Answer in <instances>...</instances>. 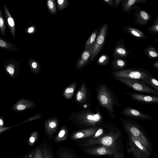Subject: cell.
<instances>
[{
    "label": "cell",
    "instance_id": "6da1fadb",
    "mask_svg": "<svg viewBox=\"0 0 158 158\" xmlns=\"http://www.w3.org/2000/svg\"><path fill=\"white\" fill-rule=\"evenodd\" d=\"M121 131L112 124L107 123L104 133L95 139H89L82 146L87 147L97 145L114 147L123 146Z\"/></svg>",
    "mask_w": 158,
    "mask_h": 158
},
{
    "label": "cell",
    "instance_id": "7a4b0ae2",
    "mask_svg": "<svg viewBox=\"0 0 158 158\" xmlns=\"http://www.w3.org/2000/svg\"><path fill=\"white\" fill-rule=\"evenodd\" d=\"M97 98L100 106L106 110L112 119L115 117L114 106L120 104L113 91L105 83H100L97 89Z\"/></svg>",
    "mask_w": 158,
    "mask_h": 158
},
{
    "label": "cell",
    "instance_id": "3957f363",
    "mask_svg": "<svg viewBox=\"0 0 158 158\" xmlns=\"http://www.w3.org/2000/svg\"><path fill=\"white\" fill-rule=\"evenodd\" d=\"M121 123L127 134L138 139L151 153L153 151L152 146L141 126L135 121L130 119H123Z\"/></svg>",
    "mask_w": 158,
    "mask_h": 158
},
{
    "label": "cell",
    "instance_id": "277c9868",
    "mask_svg": "<svg viewBox=\"0 0 158 158\" xmlns=\"http://www.w3.org/2000/svg\"><path fill=\"white\" fill-rule=\"evenodd\" d=\"M87 154L92 156H108L109 158H123V146L114 147L97 145L83 149Z\"/></svg>",
    "mask_w": 158,
    "mask_h": 158
},
{
    "label": "cell",
    "instance_id": "5b68a950",
    "mask_svg": "<svg viewBox=\"0 0 158 158\" xmlns=\"http://www.w3.org/2000/svg\"><path fill=\"white\" fill-rule=\"evenodd\" d=\"M126 149L133 158H151V153L136 138L127 134Z\"/></svg>",
    "mask_w": 158,
    "mask_h": 158
},
{
    "label": "cell",
    "instance_id": "8992f818",
    "mask_svg": "<svg viewBox=\"0 0 158 158\" xmlns=\"http://www.w3.org/2000/svg\"><path fill=\"white\" fill-rule=\"evenodd\" d=\"M110 75L113 77H124L140 81L152 76L148 71L140 68H134L113 71Z\"/></svg>",
    "mask_w": 158,
    "mask_h": 158
},
{
    "label": "cell",
    "instance_id": "52a82bcc",
    "mask_svg": "<svg viewBox=\"0 0 158 158\" xmlns=\"http://www.w3.org/2000/svg\"><path fill=\"white\" fill-rule=\"evenodd\" d=\"M113 78L138 92L149 94L154 95L158 94V92L156 91L140 81L121 77Z\"/></svg>",
    "mask_w": 158,
    "mask_h": 158
},
{
    "label": "cell",
    "instance_id": "ba28073f",
    "mask_svg": "<svg viewBox=\"0 0 158 158\" xmlns=\"http://www.w3.org/2000/svg\"><path fill=\"white\" fill-rule=\"evenodd\" d=\"M108 27L107 22L102 26L92 50L89 60H94L103 48L108 34Z\"/></svg>",
    "mask_w": 158,
    "mask_h": 158
},
{
    "label": "cell",
    "instance_id": "9c48e42d",
    "mask_svg": "<svg viewBox=\"0 0 158 158\" xmlns=\"http://www.w3.org/2000/svg\"><path fill=\"white\" fill-rule=\"evenodd\" d=\"M123 115L139 120H153V119L149 114L142 113L140 111L130 107H126L121 112Z\"/></svg>",
    "mask_w": 158,
    "mask_h": 158
},
{
    "label": "cell",
    "instance_id": "30bf717a",
    "mask_svg": "<svg viewBox=\"0 0 158 158\" xmlns=\"http://www.w3.org/2000/svg\"><path fill=\"white\" fill-rule=\"evenodd\" d=\"M135 17L134 23L141 25H147L151 19L152 16L146 10L139 8L134 14Z\"/></svg>",
    "mask_w": 158,
    "mask_h": 158
},
{
    "label": "cell",
    "instance_id": "8fae6325",
    "mask_svg": "<svg viewBox=\"0 0 158 158\" xmlns=\"http://www.w3.org/2000/svg\"><path fill=\"white\" fill-rule=\"evenodd\" d=\"M124 93L129 95L133 100L140 102L152 104L158 103L157 96L148 95L129 92H125Z\"/></svg>",
    "mask_w": 158,
    "mask_h": 158
},
{
    "label": "cell",
    "instance_id": "7c38bea8",
    "mask_svg": "<svg viewBox=\"0 0 158 158\" xmlns=\"http://www.w3.org/2000/svg\"><path fill=\"white\" fill-rule=\"evenodd\" d=\"M131 53L130 52L127 50L123 39L122 38L119 39L113 50V58L129 57L130 56L128 55Z\"/></svg>",
    "mask_w": 158,
    "mask_h": 158
},
{
    "label": "cell",
    "instance_id": "4fadbf2b",
    "mask_svg": "<svg viewBox=\"0 0 158 158\" xmlns=\"http://www.w3.org/2000/svg\"><path fill=\"white\" fill-rule=\"evenodd\" d=\"M99 126L90 127L77 131L72 135L71 139L73 140H77L90 138L94 135Z\"/></svg>",
    "mask_w": 158,
    "mask_h": 158
},
{
    "label": "cell",
    "instance_id": "5bb4252c",
    "mask_svg": "<svg viewBox=\"0 0 158 158\" xmlns=\"http://www.w3.org/2000/svg\"><path fill=\"white\" fill-rule=\"evenodd\" d=\"M5 18L8 27L13 38H15V21L7 6L5 4H3Z\"/></svg>",
    "mask_w": 158,
    "mask_h": 158
},
{
    "label": "cell",
    "instance_id": "9a60e30c",
    "mask_svg": "<svg viewBox=\"0 0 158 158\" xmlns=\"http://www.w3.org/2000/svg\"><path fill=\"white\" fill-rule=\"evenodd\" d=\"M123 30L126 33L136 40L146 39L148 37L142 31L129 26L125 25L123 27Z\"/></svg>",
    "mask_w": 158,
    "mask_h": 158
},
{
    "label": "cell",
    "instance_id": "2e32d148",
    "mask_svg": "<svg viewBox=\"0 0 158 158\" xmlns=\"http://www.w3.org/2000/svg\"><path fill=\"white\" fill-rule=\"evenodd\" d=\"M146 0H122L121 2V8L123 12H126L130 13L133 6L136 3H146Z\"/></svg>",
    "mask_w": 158,
    "mask_h": 158
},
{
    "label": "cell",
    "instance_id": "e0dca14e",
    "mask_svg": "<svg viewBox=\"0 0 158 158\" xmlns=\"http://www.w3.org/2000/svg\"><path fill=\"white\" fill-rule=\"evenodd\" d=\"M127 65V60L122 58H114L110 65L111 69L114 71L122 70Z\"/></svg>",
    "mask_w": 158,
    "mask_h": 158
},
{
    "label": "cell",
    "instance_id": "ac0fdd59",
    "mask_svg": "<svg viewBox=\"0 0 158 158\" xmlns=\"http://www.w3.org/2000/svg\"><path fill=\"white\" fill-rule=\"evenodd\" d=\"M19 65V62L15 61L12 58L10 59L4 64L5 69L11 77H13L16 66Z\"/></svg>",
    "mask_w": 158,
    "mask_h": 158
},
{
    "label": "cell",
    "instance_id": "d6986e66",
    "mask_svg": "<svg viewBox=\"0 0 158 158\" xmlns=\"http://www.w3.org/2000/svg\"><path fill=\"white\" fill-rule=\"evenodd\" d=\"M0 48L11 51H18L19 49L15 44L0 37Z\"/></svg>",
    "mask_w": 158,
    "mask_h": 158
},
{
    "label": "cell",
    "instance_id": "ffe728a7",
    "mask_svg": "<svg viewBox=\"0 0 158 158\" xmlns=\"http://www.w3.org/2000/svg\"><path fill=\"white\" fill-rule=\"evenodd\" d=\"M32 103L23 99L18 101L13 106L12 109L17 111L24 110L31 106Z\"/></svg>",
    "mask_w": 158,
    "mask_h": 158
},
{
    "label": "cell",
    "instance_id": "44dd1931",
    "mask_svg": "<svg viewBox=\"0 0 158 158\" xmlns=\"http://www.w3.org/2000/svg\"><path fill=\"white\" fill-rule=\"evenodd\" d=\"M102 26L101 25L94 30L87 40L85 47V50L87 49L95 42Z\"/></svg>",
    "mask_w": 158,
    "mask_h": 158
},
{
    "label": "cell",
    "instance_id": "7402d4cb",
    "mask_svg": "<svg viewBox=\"0 0 158 158\" xmlns=\"http://www.w3.org/2000/svg\"><path fill=\"white\" fill-rule=\"evenodd\" d=\"M144 53L149 60L158 57V52L156 49L151 45H148L143 50Z\"/></svg>",
    "mask_w": 158,
    "mask_h": 158
},
{
    "label": "cell",
    "instance_id": "603a6c76",
    "mask_svg": "<svg viewBox=\"0 0 158 158\" xmlns=\"http://www.w3.org/2000/svg\"><path fill=\"white\" fill-rule=\"evenodd\" d=\"M58 126L57 123L54 121L47 123L45 125V129L47 135L49 136L53 135Z\"/></svg>",
    "mask_w": 158,
    "mask_h": 158
},
{
    "label": "cell",
    "instance_id": "cb8c5ba5",
    "mask_svg": "<svg viewBox=\"0 0 158 158\" xmlns=\"http://www.w3.org/2000/svg\"><path fill=\"white\" fill-rule=\"evenodd\" d=\"M68 132L65 128H62L59 131L54 139L56 142H60L63 141L67 139Z\"/></svg>",
    "mask_w": 158,
    "mask_h": 158
},
{
    "label": "cell",
    "instance_id": "d4e9b609",
    "mask_svg": "<svg viewBox=\"0 0 158 158\" xmlns=\"http://www.w3.org/2000/svg\"><path fill=\"white\" fill-rule=\"evenodd\" d=\"M140 81L146 84H148L151 86L158 92V81L152 76Z\"/></svg>",
    "mask_w": 158,
    "mask_h": 158
},
{
    "label": "cell",
    "instance_id": "484cf974",
    "mask_svg": "<svg viewBox=\"0 0 158 158\" xmlns=\"http://www.w3.org/2000/svg\"><path fill=\"white\" fill-rule=\"evenodd\" d=\"M6 23L5 19L0 7V34L5 35L6 34Z\"/></svg>",
    "mask_w": 158,
    "mask_h": 158
},
{
    "label": "cell",
    "instance_id": "4316f807",
    "mask_svg": "<svg viewBox=\"0 0 158 158\" xmlns=\"http://www.w3.org/2000/svg\"><path fill=\"white\" fill-rule=\"evenodd\" d=\"M110 58L107 55L103 54L98 59L97 64L99 65H106L109 63Z\"/></svg>",
    "mask_w": 158,
    "mask_h": 158
},
{
    "label": "cell",
    "instance_id": "83f0119b",
    "mask_svg": "<svg viewBox=\"0 0 158 158\" xmlns=\"http://www.w3.org/2000/svg\"><path fill=\"white\" fill-rule=\"evenodd\" d=\"M39 136V133L37 131H34L31 133L27 140V143L32 146L36 142Z\"/></svg>",
    "mask_w": 158,
    "mask_h": 158
},
{
    "label": "cell",
    "instance_id": "f1b7e54d",
    "mask_svg": "<svg viewBox=\"0 0 158 158\" xmlns=\"http://www.w3.org/2000/svg\"><path fill=\"white\" fill-rule=\"evenodd\" d=\"M147 31L152 34L158 35V17L154 20L152 25Z\"/></svg>",
    "mask_w": 158,
    "mask_h": 158
},
{
    "label": "cell",
    "instance_id": "f546056e",
    "mask_svg": "<svg viewBox=\"0 0 158 158\" xmlns=\"http://www.w3.org/2000/svg\"><path fill=\"white\" fill-rule=\"evenodd\" d=\"M94 44V43L90 46L87 49L85 50L82 55V59L85 63H86L89 58Z\"/></svg>",
    "mask_w": 158,
    "mask_h": 158
},
{
    "label": "cell",
    "instance_id": "4dcf8cb0",
    "mask_svg": "<svg viewBox=\"0 0 158 158\" xmlns=\"http://www.w3.org/2000/svg\"><path fill=\"white\" fill-rule=\"evenodd\" d=\"M42 152L44 158H55L51 151L47 147L43 148Z\"/></svg>",
    "mask_w": 158,
    "mask_h": 158
},
{
    "label": "cell",
    "instance_id": "1f68e13d",
    "mask_svg": "<svg viewBox=\"0 0 158 158\" xmlns=\"http://www.w3.org/2000/svg\"><path fill=\"white\" fill-rule=\"evenodd\" d=\"M47 6L48 10L54 14L56 12V6L54 1L49 0L47 2Z\"/></svg>",
    "mask_w": 158,
    "mask_h": 158
},
{
    "label": "cell",
    "instance_id": "d6a6232c",
    "mask_svg": "<svg viewBox=\"0 0 158 158\" xmlns=\"http://www.w3.org/2000/svg\"><path fill=\"white\" fill-rule=\"evenodd\" d=\"M57 3L59 10H61L68 5V2L66 0H58Z\"/></svg>",
    "mask_w": 158,
    "mask_h": 158
},
{
    "label": "cell",
    "instance_id": "836d02e7",
    "mask_svg": "<svg viewBox=\"0 0 158 158\" xmlns=\"http://www.w3.org/2000/svg\"><path fill=\"white\" fill-rule=\"evenodd\" d=\"M33 158H44L42 150L39 147H38L35 149Z\"/></svg>",
    "mask_w": 158,
    "mask_h": 158
},
{
    "label": "cell",
    "instance_id": "e575fe53",
    "mask_svg": "<svg viewBox=\"0 0 158 158\" xmlns=\"http://www.w3.org/2000/svg\"><path fill=\"white\" fill-rule=\"evenodd\" d=\"M35 149H34L28 153L24 155L21 158H33L35 154Z\"/></svg>",
    "mask_w": 158,
    "mask_h": 158
},
{
    "label": "cell",
    "instance_id": "d590c367",
    "mask_svg": "<svg viewBox=\"0 0 158 158\" xmlns=\"http://www.w3.org/2000/svg\"><path fill=\"white\" fill-rule=\"evenodd\" d=\"M103 2L111 6L114 7V0H102Z\"/></svg>",
    "mask_w": 158,
    "mask_h": 158
},
{
    "label": "cell",
    "instance_id": "8d00e7d4",
    "mask_svg": "<svg viewBox=\"0 0 158 158\" xmlns=\"http://www.w3.org/2000/svg\"><path fill=\"white\" fill-rule=\"evenodd\" d=\"M83 93L82 92L80 91H79L77 94V99L78 101H80L83 98Z\"/></svg>",
    "mask_w": 158,
    "mask_h": 158
},
{
    "label": "cell",
    "instance_id": "74e56055",
    "mask_svg": "<svg viewBox=\"0 0 158 158\" xmlns=\"http://www.w3.org/2000/svg\"><path fill=\"white\" fill-rule=\"evenodd\" d=\"M122 0H114V7L115 9L118 8Z\"/></svg>",
    "mask_w": 158,
    "mask_h": 158
},
{
    "label": "cell",
    "instance_id": "f35d334b",
    "mask_svg": "<svg viewBox=\"0 0 158 158\" xmlns=\"http://www.w3.org/2000/svg\"><path fill=\"white\" fill-rule=\"evenodd\" d=\"M65 91L67 93H71L73 92L74 89L72 88H68L65 89Z\"/></svg>",
    "mask_w": 158,
    "mask_h": 158
},
{
    "label": "cell",
    "instance_id": "ab89813d",
    "mask_svg": "<svg viewBox=\"0 0 158 158\" xmlns=\"http://www.w3.org/2000/svg\"><path fill=\"white\" fill-rule=\"evenodd\" d=\"M34 27L32 26L28 28L27 30V32L29 33H31L34 32Z\"/></svg>",
    "mask_w": 158,
    "mask_h": 158
},
{
    "label": "cell",
    "instance_id": "60d3db41",
    "mask_svg": "<svg viewBox=\"0 0 158 158\" xmlns=\"http://www.w3.org/2000/svg\"><path fill=\"white\" fill-rule=\"evenodd\" d=\"M12 127H3L2 128H0V133L9 129L10 128H11Z\"/></svg>",
    "mask_w": 158,
    "mask_h": 158
},
{
    "label": "cell",
    "instance_id": "b9f144b4",
    "mask_svg": "<svg viewBox=\"0 0 158 158\" xmlns=\"http://www.w3.org/2000/svg\"><path fill=\"white\" fill-rule=\"evenodd\" d=\"M152 65L155 69L158 70V61L155 62L152 64Z\"/></svg>",
    "mask_w": 158,
    "mask_h": 158
},
{
    "label": "cell",
    "instance_id": "7bdbcfd3",
    "mask_svg": "<svg viewBox=\"0 0 158 158\" xmlns=\"http://www.w3.org/2000/svg\"><path fill=\"white\" fill-rule=\"evenodd\" d=\"M4 126V122L3 120L0 118V128H2Z\"/></svg>",
    "mask_w": 158,
    "mask_h": 158
},
{
    "label": "cell",
    "instance_id": "ee69618b",
    "mask_svg": "<svg viewBox=\"0 0 158 158\" xmlns=\"http://www.w3.org/2000/svg\"><path fill=\"white\" fill-rule=\"evenodd\" d=\"M158 42V39L157 38L154 41V43H156Z\"/></svg>",
    "mask_w": 158,
    "mask_h": 158
}]
</instances>
